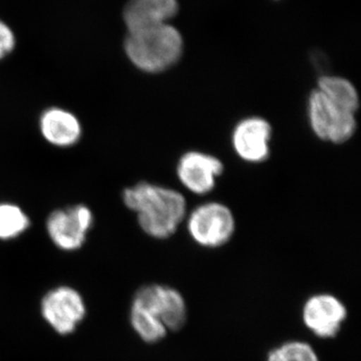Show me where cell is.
I'll list each match as a JSON object with an SVG mask.
<instances>
[{"instance_id":"1","label":"cell","mask_w":361,"mask_h":361,"mask_svg":"<svg viewBox=\"0 0 361 361\" xmlns=\"http://www.w3.org/2000/svg\"><path fill=\"white\" fill-rule=\"evenodd\" d=\"M122 198L142 232L154 239L170 238L187 217L186 199L171 188L142 180L126 188Z\"/></svg>"},{"instance_id":"2","label":"cell","mask_w":361,"mask_h":361,"mask_svg":"<svg viewBox=\"0 0 361 361\" xmlns=\"http://www.w3.org/2000/svg\"><path fill=\"white\" fill-rule=\"evenodd\" d=\"M123 47L128 59L137 70L161 73L179 63L185 44L179 30L170 23H165L128 32Z\"/></svg>"},{"instance_id":"3","label":"cell","mask_w":361,"mask_h":361,"mask_svg":"<svg viewBox=\"0 0 361 361\" xmlns=\"http://www.w3.org/2000/svg\"><path fill=\"white\" fill-rule=\"evenodd\" d=\"M307 111L311 129L322 141L344 144L357 130L356 114L341 108L316 87L308 97Z\"/></svg>"},{"instance_id":"4","label":"cell","mask_w":361,"mask_h":361,"mask_svg":"<svg viewBox=\"0 0 361 361\" xmlns=\"http://www.w3.org/2000/svg\"><path fill=\"white\" fill-rule=\"evenodd\" d=\"M87 314L82 294L75 287L59 285L49 289L40 301V315L49 329L61 336L75 334Z\"/></svg>"},{"instance_id":"5","label":"cell","mask_w":361,"mask_h":361,"mask_svg":"<svg viewBox=\"0 0 361 361\" xmlns=\"http://www.w3.org/2000/svg\"><path fill=\"white\" fill-rule=\"evenodd\" d=\"M187 229L195 243L204 248L226 245L234 235L236 221L229 207L207 202L187 215Z\"/></svg>"},{"instance_id":"6","label":"cell","mask_w":361,"mask_h":361,"mask_svg":"<svg viewBox=\"0 0 361 361\" xmlns=\"http://www.w3.org/2000/svg\"><path fill=\"white\" fill-rule=\"evenodd\" d=\"M94 225V214L84 204L56 209L49 214L45 227L56 248L65 252L80 250Z\"/></svg>"},{"instance_id":"7","label":"cell","mask_w":361,"mask_h":361,"mask_svg":"<svg viewBox=\"0 0 361 361\" xmlns=\"http://www.w3.org/2000/svg\"><path fill=\"white\" fill-rule=\"evenodd\" d=\"M132 302L151 311L168 331H178L187 322V305L177 289L161 284L144 285L135 291Z\"/></svg>"},{"instance_id":"8","label":"cell","mask_w":361,"mask_h":361,"mask_svg":"<svg viewBox=\"0 0 361 361\" xmlns=\"http://www.w3.org/2000/svg\"><path fill=\"white\" fill-rule=\"evenodd\" d=\"M224 164L217 157L200 151L183 154L178 161V179L191 193L203 196L216 187L217 178L224 172Z\"/></svg>"},{"instance_id":"9","label":"cell","mask_w":361,"mask_h":361,"mask_svg":"<svg viewBox=\"0 0 361 361\" xmlns=\"http://www.w3.org/2000/svg\"><path fill=\"white\" fill-rule=\"evenodd\" d=\"M346 317V306L331 294H316L308 298L303 306L304 324L319 338L336 337Z\"/></svg>"},{"instance_id":"10","label":"cell","mask_w":361,"mask_h":361,"mask_svg":"<svg viewBox=\"0 0 361 361\" xmlns=\"http://www.w3.org/2000/svg\"><path fill=\"white\" fill-rule=\"evenodd\" d=\"M272 127L261 116H248L240 121L232 133V146L235 153L247 163L259 164L270 156Z\"/></svg>"},{"instance_id":"11","label":"cell","mask_w":361,"mask_h":361,"mask_svg":"<svg viewBox=\"0 0 361 361\" xmlns=\"http://www.w3.org/2000/svg\"><path fill=\"white\" fill-rule=\"evenodd\" d=\"M178 0H129L123 18L128 32L169 23L179 13Z\"/></svg>"},{"instance_id":"12","label":"cell","mask_w":361,"mask_h":361,"mask_svg":"<svg viewBox=\"0 0 361 361\" xmlns=\"http://www.w3.org/2000/svg\"><path fill=\"white\" fill-rule=\"evenodd\" d=\"M39 130L42 137L58 148H70L77 145L82 135L80 118L71 111L51 106L39 116Z\"/></svg>"},{"instance_id":"13","label":"cell","mask_w":361,"mask_h":361,"mask_svg":"<svg viewBox=\"0 0 361 361\" xmlns=\"http://www.w3.org/2000/svg\"><path fill=\"white\" fill-rule=\"evenodd\" d=\"M316 89L341 108L350 113H357L360 106V94L350 80L337 75H322L318 78Z\"/></svg>"},{"instance_id":"14","label":"cell","mask_w":361,"mask_h":361,"mask_svg":"<svg viewBox=\"0 0 361 361\" xmlns=\"http://www.w3.org/2000/svg\"><path fill=\"white\" fill-rule=\"evenodd\" d=\"M130 323L137 336L147 343H157L168 334V330L161 320L137 303L132 302L130 305Z\"/></svg>"},{"instance_id":"15","label":"cell","mask_w":361,"mask_h":361,"mask_svg":"<svg viewBox=\"0 0 361 361\" xmlns=\"http://www.w3.org/2000/svg\"><path fill=\"white\" fill-rule=\"evenodd\" d=\"M27 214L13 203H0V240L11 241L18 238L30 228Z\"/></svg>"},{"instance_id":"16","label":"cell","mask_w":361,"mask_h":361,"mask_svg":"<svg viewBox=\"0 0 361 361\" xmlns=\"http://www.w3.org/2000/svg\"><path fill=\"white\" fill-rule=\"evenodd\" d=\"M266 361H319V358L310 343L293 341L271 350Z\"/></svg>"},{"instance_id":"17","label":"cell","mask_w":361,"mask_h":361,"mask_svg":"<svg viewBox=\"0 0 361 361\" xmlns=\"http://www.w3.org/2000/svg\"><path fill=\"white\" fill-rule=\"evenodd\" d=\"M16 47V37L13 30L4 21L0 20V59L6 58Z\"/></svg>"}]
</instances>
